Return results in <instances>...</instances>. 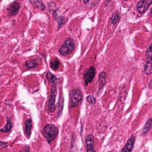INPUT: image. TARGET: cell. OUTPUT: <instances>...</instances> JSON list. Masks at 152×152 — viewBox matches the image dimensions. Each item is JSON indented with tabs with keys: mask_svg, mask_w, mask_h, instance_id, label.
Instances as JSON below:
<instances>
[{
	"mask_svg": "<svg viewBox=\"0 0 152 152\" xmlns=\"http://www.w3.org/2000/svg\"><path fill=\"white\" fill-rule=\"evenodd\" d=\"M58 129L54 124H48L43 130V135L49 144H50L58 135Z\"/></svg>",
	"mask_w": 152,
	"mask_h": 152,
	"instance_id": "6da1fadb",
	"label": "cell"
},
{
	"mask_svg": "<svg viewBox=\"0 0 152 152\" xmlns=\"http://www.w3.org/2000/svg\"><path fill=\"white\" fill-rule=\"evenodd\" d=\"M75 48L74 41L71 38L66 40L64 44L59 49V52L62 56H66L71 54Z\"/></svg>",
	"mask_w": 152,
	"mask_h": 152,
	"instance_id": "7a4b0ae2",
	"label": "cell"
},
{
	"mask_svg": "<svg viewBox=\"0 0 152 152\" xmlns=\"http://www.w3.org/2000/svg\"><path fill=\"white\" fill-rule=\"evenodd\" d=\"M82 99V93L80 90L76 89L72 91L70 95V107L73 108L77 106Z\"/></svg>",
	"mask_w": 152,
	"mask_h": 152,
	"instance_id": "3957f363",
	"label": "cell"
},
{
	"mask_svg": "<svg viewBox=\"0 0 152 152\" xmlns=\"http://www.w3.org/2000/svg\"><path fill=\"white\" fill-rule=\"evenodd\" d=\"M57 94V88L56 84H53L51 86L50 95V96L49 99L48 109L50 112L53 113L56 108V106L55 104L56 97Z\"/></svg>",
	"mask_w": 152,
	"mask_h": 152,
	"instance_id": "277c9868",
	"label": "cell"
},
{
	"mask_svg": "<svg viewBox=\"0 0 152 152\" xmlns=\"http://www.w3.org/2000/svg\"><path fill=\"white\" fill-rule=\"evenodd\" d=\"M144 71L147 74L152 73V44H150L147 50V58L144 67Z\"/></svg>",
	"mask_w": 152,
	"mask_h": 152,
	"instance_id": "5b68a950",
	"label": "cell"
},
{
	"mask_svg": "<svg viewBox=\"0 0 152 152\" xmlns=\"http://www.w3.org/2000/svg\"><path fill=\"white\" fill-rule=\"evenodd\" d=\"M96 75V68L94 66H91L88 69L84 74V79L85 85L87 86L94 79Z\"/></svg>",
	"mask_w": 152,
	"mask_h": 152,
	"instance_id": "8992f818",
	"label": "cell"
},
{
	"mask_svg": "<svg viewBox=\"0 0 152 152\" xmlns=\"http://www.w3.org/2000/svg\"><path fill=\"white\" fill-rule=\"evenodd\" d=\"M152 3V0H142L138 2L137 9L140 13H144L148 9Z\"/></svg>",
	"mask_w": 152,
	"mask_h": 152,
	"instance_id": "52a82bcc",
	"label": "cell"
},
{
	"mask_svg": "<svg viewBox=\"0 0 152 152\" xmlns=\"http://www.w3.org/2000/svg\"><path fill=\"white\" fill-rule=\"evenodd\" d=\"M87 152H96L94 149V137L93 135H89L85 138Z\"/></svg>",
	"mask_w": 152,
	"mask_h": 152,
	"instance_id": "ba28073f",
	"label": "cell"
},
{
	"mask_svg": "<svg viewBox=\"0 0 152 152\" xmlns=\"http://www.w3.org/2000/svg\"><path fill=\"white\" fill-rule=\"evenodd\" d=\"M135 140H136V137L134 135H132L127 141L126 145L122 149L121 151V152H132L134 147Z\"/></svg>",
	"mask_w": 152,
	"mask_h": 152,
	"instance_id": "9c48e42d",
	"label": "cell"
},
{
	"mask_svg": "<svg viewBox=\"0 0 152 152\" xmlns=\"http://www.w3.org/2000/svg\"><path fill=\"white\" fill-rule=\"evenodd\" d=\"M20 7V4L18 1H15L11 4L9 7L7 9L10 15L11 16L16 15L18 13Z\"/></svg>",
	"mask_w": 152,
	"mask_h": 152,
	"instance_id": "30bf717a",
	"label": "cell"
},
{
	"mask_svg": "<svg viewBox=\"0 0 152 152\" xmlns=\"http://www.w3.org/2000/svg\"><path fill=\"white\" fill-rule=\"evenodd\" d=\"M30 1L34 7L41 11H44L46 8L41 0H30Z\"/></svg>",
	"mask_w": 152,
	"mask_h": 152,
	"instance_id": "8fae6325",
	"label": "cell"
},
{
	"mask_svg": "<svg viewBox=\"0 0 152 152\" xmlns=\"http://www.w3.org/2000/svg\"><path fill=\"white\" fill-rule=\"evenodd\" d=\"M107 73L105 72H102L99 74V77L98 82L99 84V88H102L106 84V80Z\"/></svg>",
	"mask_w": 152,
	"mask_h": 152,
	"instance_id": "7c38bea8",
	"label": "cell"
},
{
	"mask_svg": "<svg viewBox=\"0 0 152 152\" xmlns=\"http://www.w3.org/2000/svg\"><path fill=\"white\" fill-rule=\"evenodd\" d=\"M13 127V124L11 119L9 117H7V122L6 126L0 129V131L2 132H7L10 131Z\"/></svg>",
	"mask_w": 152,
	"mask_h": 152,
	"instance_id": "4fadbf2b",
	"label": "cell"
},
{
	"mask_svg": "<svg viewBox=\"0 0 152 152\" xmlns=\"http://www.w3.org/2000/svg\"><path fill=\"white\" fill-rule=\"evenodd\" d=\"M32 129V121L31 119H28L25 123V131L28 136H30Z\"/></svg>",
	"mask_w": 152,
	"mask_h": 152,
	"instance_id": "5bb4252c",
	"label": "cell"
},
{
	"mask_svg": "<svg viewBox=\"0 0 152 152\" xmlns=\"http://www.w3.org/2000/svg\"><path fill=\"white\" fill-rule=\"evenodd\" d=\"M38 65V62L34 60H29L26 62L25 64L26 66L28 69H34L36 68Z\"/></svg>",
	"mask_w": 152,
	"mask_h": 152,
	"instance_id": "9a60e30c",
	"label": "cell"
},
{
	"mask_svg": "<svg viewBox=\"0 0 152 152\" xmlns=\"http://www.w3.org/2000/svg\"><path fill=\"white\" fill-rule=\"evenodd\" d=\"M152 128V119L150 118L146 123L143 129V133L144 135L148 133Z\"/></svg>",
	"mask_w": 152,
	"mask_h": 152,
	"instance_id": "2e32d148",
	"label": "cell"
},
{
	"mask_svg": "<svg viewBox=\"0 0 152 152\" xmlns=\"http://www.w3.org/2000/svg\"><path fill=\"white\" fill-rule=\"evenodd\" d=\"M59 65H60V62L57 58H55L50 61V67L54 71H56L59 67Z\"/></svg>",
	"mask_w": 152,
	"mask_h": 152,
	"instance_id": "e0dca14e",
	"label": "cell"
},
{
	"mask_svg": "<svg viewBox=\"0 0 152 152\" xmlns=\"http://www.w3.org/2000/svg\"><path fill=\"white\" fill-rule=\"evenodd\" d=\"M120 19V16L119 13L117 12H115L114 13L111 18V22L112 23L113 25H115L118 23Z\"/></svg>",
	"mask_w": 152,
	"mask_h": 152,
	"instance_id": "ac0fdd59",
	"label": "cell"
},
{
	"mask_svg": "<svg viewBox=\"0 0 152 152\" xmlns=\"http://www.w3.org/2000/svg\"><path fill=\"white\" fill-rule=\"evenodd\" d=\"M47 78L48 80L51 83H54L57 80L56 77L50 72L47 74Z\"/></svg>",
	"mask_w": 152,
	"mask_h": 152,
	"instance_id": "d6986e66",
	"label": "cell"
},
{
	"mask_svg": "<svg viewBox=\"0 0 152 152\" xmlns=\"http://www.w3.org/2000/svg\"><path fill=\"white\" fill-rule=\"evenodd\" d=\"M87 101L88 103L91 105L95 104L96 103V99L95 97L92 95L88 96L87 98Z\"/></svg>",
	"mask_w": 152,
	"mask_h": 152,
	"instance_id": "ffe728a7",
	"label": "cell"
},
{
	"mask_svg": "<svg viewBox=\"0 0 152 152\" xmlns=\"http://www.w3.org/2000/svg\"><path fill=\"white\" fill-rule=\"evenodd\" d=\"M8 146V144L7 142H3V141H0V150L3 149V148H6Z\"/></svg>",
	"mask_w": 152,
	"mask_h": 152,
	"instance_id": "44dd1931",
	"label": "cell"
},
{
	"mask_svg": "<svg viewBox=\"0 0 152 152\" xmlns=\"http://www.w3.org/2000/svg\"><path fill=\"white\" fill-rule=\"evenodd\" d=\"M89 1V0H84V2L85 3H88Z\"/></svg>",
	"mask_w": 152,
	"mask_h": 152,
	"instance_id": "7402d4cb",
	"label": "cell"
},
{
	"mask_svg": "<svg viewBox=\"0 0 152 152\" xmlns=\"http://www.w3.org/2000/svg\"><path fill=\"white\" fill-rule=\"evenodd\" d=\"M123 1H129V0H123Z\"/></svg>",
	"mask_w": 152,
	"mask_h": 152,
	"instance_id": "603a6c76",
	"label": "cell"
}]
</instances>
